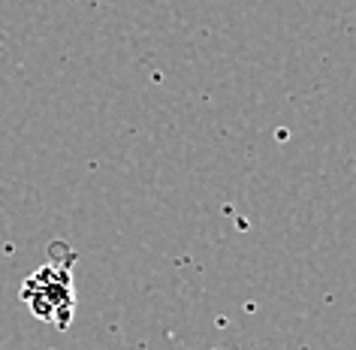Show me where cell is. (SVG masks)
<instances>
[{"label":"cell","instance_id":"6da1fadb","mask_svg":"<svg viewBox=\"0 0 356 350\" xmlns=\"http://www.w3.org/2000/svg\"><path fill=\"white\" fill-rule=\"evenodd\" d=\"M22 299L31 305V311L40 320L55 323L64 329L73 314V281L70 272L60 266H42L37 275H31L22 287Z\"/></svg>","mask_w":356,"mask_h":350}]
</instances>
